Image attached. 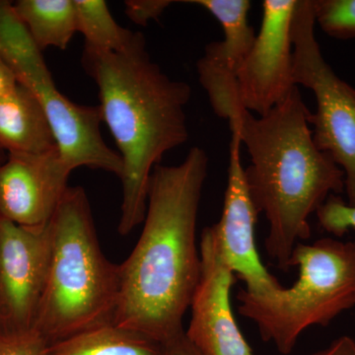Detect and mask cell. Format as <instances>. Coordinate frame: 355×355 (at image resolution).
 I'll return each instance as SVG.
<instances>
[{"label":"cell","mask_w":355,"mask_h":355,"mask_svg":"<svg viewBox=\"0 0 355 355\" xmlns=\"http://www.w3.org/2000/svg\"><path fill=\"white\" fill-rule=\"evenodd\" d=\"M209 159L191 147L181 164L154 168L144 225L120 265V294L112 323L159 345L184 333L183 320L200 279L197 223Z\"/></svg>","instance_id":"obj_1"},{"label":"cell","mask_w":355,"mask_h":355,"mask_svg":"<svg viewBox=\"0 0 355 355\" xmlns=\"http://www.w3.org/2000/svg\"><path fill=\"white\" fill-rule=\"evenodd\" d=\"M310 114L296 86L263 116L243 109L229 121L249 153L245 178L257 211L268 220L266 253L284 270L296 245L310 238V216L345 191L343 170L313 139Z\"/></svg>","instance_id":"obj_2"},{"label":"cell","mask_w":355,"mask_h":355,"mask_svg":"<svg viewBox=\"0 0 355 355\" xmlns=\"http://www.w3.org/2000/svg\"><path fill=\"white\" fill-rule=\"evenodd\" d=\"M83 65L99 90L100 110L123 161V202L119 232L144 220L154 168L168 151L189 139L186 108L190 84L173 79L151 60L137 32L123 51L84 48Z\"/></svg>","instance_id":"obj_3"},{"label":"cell","mask_w":355,"mask_h":355,"mask_svg":"<svg viewBox=\"0 0 355 355\" xmlns=\"http://www.w3.org/2000/svg\"><path fill=\"white\" fill-rule=\"evenodd\" d=\"M48 277L34 329L49 345L112 323L120 265L107 260L83 187H69L51 221Z\"/></svg>","instance_id":"obj_4"},{"label":"cell","mask_w":355,"mask_h":355,"mask_svg":"<svg viewBox=\"0 0 355 355\" xmlns=\"http://www.w3.org/2000/svg\"><path fill=\"white\" fill-rule=\"evenodd\" d=\"M289 266L299 277L270 295L238 294L240 315L253 322L261 340L291 354L311 327L328 326L355 306V241L326 237L294 248Z\"/></svg>","instance_id":"obj_5"},{"label":"cell","mask_w":355,"mask_h":355,"mask_svg":"<svg viewBox=\"0 0 355 355\" xmlns=\"http://www.w3.org/2000/svg\"><path fill=\"white\" fill-rule=\"evenodd\" d=\"M0 57L18 83L38 99L60 155L72 170L88 167L121 177L120 154L102 137L100 107L76 104L58 90L42 51L14 12L12 2L4 0H0Z\"/></svg>","instance_id":"obj_6"},{"label":"cell","mask_w":355,"mask_h":355,"mask_svg":"<svg viewBox=\"0 0 355 355\" xmlns=\"http://www.w3.org/2000/svg\"><path fill=\"white\" fill-rule=\"evenodd\" d=\"M315 29L312 0H297L291 24L294 83L315 96L313 139L343 170L347 202L355 207V88L324 60Z\"/></svg>","instance_id":"obj_7"},{"label":"cell","mask_w":355,"mask_h":355,"mask_svg":"<svg viewBox=\"0 0 355 355\" xmlns=\"http://www.w3.org/2000/svg\"><path fill=\"white\" fill-rule=\"evenodd\" d=\"M51 245V223L24 227L0 218V334L34 328L43 298Z\"/></svg>","instance_id":"obj_8"},{"label":"cell","mask_w":355,"mask_h":355,"mask_svg":"<svg viewBox=\"0 0 355 355\" xmlns=\"http://www.w3.org/2000/svg\"><path fill=\"white\" fill-rule=\"evenodd\" d=\"M297 0H265L261 29L235 72L238 101L263 116L296 87L291 24Z\"/></svg>","instance_id":"obj_9"},{"label":"cell","mask_w":355,"mask_h":355,"mask_svg":"<svg viewBox=\"0 0 355 355\" xmlns=\"http://www.w3.org/2000/svg\"><path fill=\"white\" fill-rule=\"evenodd\" d=\"M200 279L187 338L200 355H254L233 314L234 273L222 256L214 225L202 230Z\"/></svg>","instance_id":"obj_10"},{"label":"cell","mask_w":355,"mask_h":355,"mask_svg":"<svg viewBox=\"0 0 355 355\" xmlns=\"http://www.w3.org/2000/svg\"><path fill=\"white\" fill-rule=\"evenodd\" d=\"M241 146L239 135L231 132L223 209L214 228L222 256L233 273L246 284L244 291L254 296L270 295L282 286L266 270L257 249L259 212L248 190Z\"/></svg>","instance_id":"obj_11"},{"label":"cell","mask_w":355,"mask_h":355,"mask_svg":"<svg viewBox=\"0 0 355 355\" xmlns=\"http://www.w3.org/2000/svg\"><path fill=\"white\" fill-rule=\"evenodd\" d=\"M72 171L58 149L7 154L0 164V218L24 227L46 225L69 187Z\"/></svg>","instance_id":"obj_12"},{"label":"cell","mask_w":355,"mask_h":355,"mask_svg":"<svg viewBox=\"0 0 355 355\" xmlns=\"http://www.w3.org/2000/svg\"><path fill=\"white\" fill-rule=\"evenodd\" d=\"M0 148L7 154H42L58 149L38 99L21 84L0 98Z\"/></svg>","instance_id":"obj_13"},{"label":"cell","mask_w":355,"mask_h":355,"mask_svg":"<svg viewBox=\"0 0 355 355\" xmlns=\"http://www.w3.org/2000/svg\"><path fill=\"white\" fill-rule=\"evenodd\" d=\"M12 6L39 50H65L77 33L73 0H19Z\"/></svg>","instance_id":"obj_14"},{"label":"cell","mask_w":355,"mask_h":355,"mask_svg":"<svg viewBox=\"0 0 355 355\" xmlns=\"http://www.w3.org/2000/svg\"><path fill=\"white\" fill-rule=\"evenodd\" d=\"M162 345L113 323L49 345V355H160Z\"/></svg>","instance_id":"obj_15"},{"label":"cell","mask_w":355,"mask_h":355,"mask_svg":"<svg viewBox=\"0 0 355 355\" xmlns=\"http://www.w3.org/2000/svg\"><path fill=\"white\" fill-rule=\"evenodd\" d=\"M183 2L202 7L218 21L223 30L224 39L210 44L221 62L235 76L236 70L249 53L257 36L248 20L251 2L249 0H187Z\"/></svg>","instance_id":"obj_16"},{"label":"cell","mask_w":355,"mask_h":355,"mask_svg":"<svg viewBox=\"0 0 355 355\" xmlns=\"http://www.w3.org/2000/svg\"><path fill=\"white\" fill-rule=\"evenodd\" d=\"M77 32L85 39L84 48L100 51H123L137 37L118 24L104 0H73Z\"/></svg>","instance_id":"obj_17"},{"label":"cell","mask_w":355,"mask_h":355,"mask_svg":"<svg viewBox=\"0 0 355 355\" xmlns=\"http://www.w3.org/2000/svg\"><path fill=\"white\" fill-rule=\"evenodd\" d=\"M316 25L329 37L355 39V0H312Z\"/></svg>","instance_id":"obj_18"},{"label":"cell","mask_w":355,"mask_h":355,"mask_svg":"<svg viewBox=\"0 0 355 355\" xmlns=\"http://www.w3.org/2000/svg\"><path fill=\"white\" fill-rule=\"evenodd\" d=\"M316 214L320 226L336 237H342L352 229L355 230V207L338 196H330Z\"/></svg>","instance_id":"obj_19"},{"label":"cell","mask_w":355,"mask_h":355,"mask_svg":"<svg viewBox=\"0 0 355 355\" xmlns=\"http://www.w3.org/2000/svg\"><path fill=\"white\" fill-rule=\"evenodd\" d=\"M49 345L34 328L0 334V355H49Z\"/></svg>","instance_id":"obj_20"},{"label":"cell","mask_w":355,"mask_h":355,"mask_svg":"<svg viewBox=\"0 0 355 355\" xmlns=\"http://www.w3.org/2000/svg\"><path fill=\"white\" fill-rule=\"evenodd\" d=\"M174 2L172 0H128L125 2V14L135 24L146 26L150 21H157Z\"/></svg>","instance_id":"obj_21"},{"label":"cell","mask_w":355,"mask_h":355,"mask_svg":"<svg viewBox=\"0 0 355 355\" xmlns=\"http://www.w3.org/2000/svg\"><path fill=\"white\" fill-rule=\"evenodd\" d=\"M161 345L162 349L160 355H200L184 333L169 343Z\"/></svg>","instance_id":"obj_22"},{"label":"cell","mask_w":355,"mask_h":355,"mask_svg":"<svg viewBox=\"0 0 355 355\" xmlns=\"http://www.w3.org/2000/svg\"><path fill=\"white\" fill-rule=\"evenodd\" d=\"M310 355H355V340L350 336H340L326 349Z\"/></svg>","instance_id":"obj_23"},{"label":"cell","mask_w":355,"mask_h":355,"mask_svg":"<svg viewBox=\"0 0 355 355\" xmlns=\"http://www.w3.org/2000/svg\"><path fill=\"white\" fill-rule=\"evenodd\" d=\"M17 79L6 64L2 58L0 57V98L4 97L9 93L12 92L14 89L17 87Z\"/></svg>","instance_id":"obj_24"},{"label":"cell","mask_w":355,"mask_h":355,"mask_svg":"<svg viewBox=\"0 0 355 355\" xmlns=\"http://www.w3.org/2000/svg\"><path fill=\"white\" fill-rule=\"evenodd\" d=\"M6 157L7 153L6 151H4L3 149L0 148V164L6 160Z\"/></svg>","instance_id":"obj_25"}]
</instances>
